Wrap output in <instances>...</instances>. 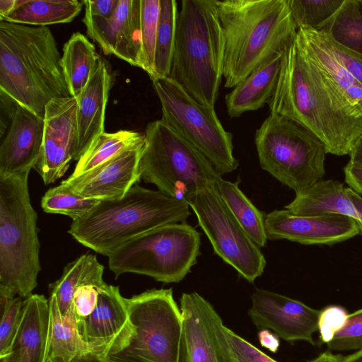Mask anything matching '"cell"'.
<instances>
[{"label": "cell", "mask_w": 362, "mask_h": 362, "mask_svg": "<svg viewBox=\"0 0 362 362\" xmlns=\"http://www.w3.org/2000/svg\"><path fill=\"white\" fill-rule=\"evenodd\" d=\"M223 40L210 0H182L169 78L214 107L223 78Z\"/></svg>", "instance_id": "obj_5"}, {"label": "cell", "mask_w": 362, "mask_h": 362, "mask_svg": "<svg viewBox=\"0 0 362 362\" xmlns=\"http://www.w3.org/2000/svg\"><path fill=\"white\" fill-rule=\"evenodd\" d=\"M83 22L105 54L141 68V0H119L110 18L85 13Z\"/></svg>", "instance_id": "obj_16"}, {"label": "cell", "mask_w": 362, "mask_h": 362, "mask_svg": "<svg viewBox=\"0 0 362 362\" xmlns=\"http://www.w3.org/2000/svg\"><path fill=\"white\" fill-rule=\"evenodd\" d=\"M255 143L261 168L295 192L325 174L324 144L285 117L270 112L256 130Z\"/></svg>", "instance_id": "obj_9"}, {"label": "cell", "mask_w": 362, "mask_h": 362, "mask_svg": "<svg viewBox=\"0 0 362 362\" xmlns=\"http://www.w3.org/2000/svg\"><path fill=\"white\" fill-rule=\"evenodd\" d=\"M153 81L160 100L162 118L203 154L221 175L235 170L233 135L223 127L214 107L199 104L169 77Z\"/></svg>", "instance_id": "obj_11"}, {"label": "cell", "mask_w": 362, "mask_h": 362, "mask_svg": "<svg viewBox=\"0 0 362 362\" xmlns=\"http://www.w3.org/2000/svg\"><path fill=\"white\" fill-rule=\"evenodd\" d=\"M283 52L260 65L226 95V110L230 117L257 110L269 103L278 82Z\"/></svg>", "instance_id": "obj_24"}, {"label": "cell", "mask_w": 362, "mask_h": 362, "mask_svg": "<svg viewBox=\"0 0 362 362\" xmlns=\"http://www.w3.org/2000/svg\"><path fill=\"white\" fill-rule=\"evenodd\" d=\"M160 11V0H141V69L152 81Z\"/></svg>", "instance_id": "obj_37"}, {"label": "cell", "mask_w": 362, "mask_h": 362, "mask_svg": "<svg viewBox=\"0 0 362 362\" xmlns=\"http://www.w3.org/2000/svg\"><path fill=\"white\" fill-rule=\"evenodd\" d=\"M260 344L272 353H276L280 346L279 337L268 329H262L258 332Z\"/></svg>", "instance_id": "obj_45"}, {"label": "cell", "mask_w": 362, "mask_h": 362, "mask_svg": "<svg viewBox=\"0 0 362 362\" xmlns=\"http://www.w3.org/2000/svg\"><path fill=\"white\" fill-rule=\"evenodd\" d=\"M49 328L47 362L58 358L69 361L75 357L93 353L104 356L102 351L84 341L78 329L74 305L65 315L58 308L54 296L49 295Z\"/></svg>", "instance_id": "obj_26"}, {"label": "cell", "mask_w": 362, "mask_h": 362, "mask_svg": "<svg viewBox=\"0 0 362 362\" xmlns=\"http://www.w3.org/2000/svg\"><path fill=\"white\" fill-rule=\"evenodd\" d=\"M104 267L92 254H84L67 264L61 277L49 285V295L55 296L59 311L65 315L73 305L76 289L84 284H101Z\"/></svg>", "instance_id": "obj_28"}, {"label": "cell", "mask_w": 362, "mask_h": 362, "mask_svg": "<svg viewBox=\"0 0 362 362\" xmlns=\"http://www.w3.org/2000/svg\"><path fill=\"white\" fill-rule=\"evenodd\" d=\"M344 362H362V349L357 350L353 354L345 356Z\"/></svg>", "instance_id": "obj_50"}, {"label": "cell", "mask_w": 362, "mask_h": 362, "mask_svg": "<svg viewBox=\"0 0 362 362\" xmlns=\"http://www.w3.org/2000/svg\"><path fill=\"white\" fill-rule=\"evenodd\" d=\"M327 345L334 351L362 349V308L349 314L345 325Z\"/></svg>", "instance_id": "obj_39"}, {"label": "cell", "mask_w": 362, "mask_h": 362, "mask_svg": "<svg viewBox=\"0 0 362 362\" xmlns=\"http://www.w3.org/2000/svg\"><path fill=\"white\" fill-rule=\"evenodd\" d=\"M77 110L74 96L53 99L46 106L41 154L33 168L46 185L63 177L75 158Z\"/></svg>", "instance_id": "obj_13"}, {"label": "cell", "mask_w": 362, "mask_h": 362, "mask_svg": "<svg viewBox=\"0 0 362 362\" xmlns=\"http://www.w3.org/2000/svg\"><path fill=\"white\" fill-rule=\"evenodd\" d=\"M101 284H84L74 293L73 305L76 321L88 317L95 308L99 296V286Z\"/></svg>", "instance_id": "obj_41"}, {"label": "cell", "mask_w": 362, "mask_h": 362, "mask_svg": "<svg viewBox=\"0 0 362 362\" xmlns=\"http://www.w3.org/2000/svg\"><path fill=\"white\" fill-rule=\"evenodd\" d=\"M29 173L0 176V297L8 299L30 296L41 269Z\"/></svg>", "instance_id": "obj_6"}, {"label": "cell", "mask_w": 362, "mask_h": 362, "mask_svg": "<svg viewBox=\"0 0 362 362\" xmlns=\"http://www.w3.org/2000/svg\"><path fill=\"white\" fill-rule=\"evenodd\" d=\"M112 83L107 64L100 59L78 103V144L74 160H78L90 144L104 133L105 109Z\"/></svg>", "instance_id": "obj_23"}, {"label": "cell", "mask_w": 362, "mask_h": 362, "mask_svg": "<svg viewBox=\"0 0 362 362\" xmlns=\"http://www.w3.org/2000/svg\"><path fill=\"white\" fill-rule=\"evenodd\" d=\"M49 362H115L106 357L90 353L86 355L75 357L69 361H64L60 358H55L51 359Z\"/></svg>", "instance_id": "obj_46"}, {"label": "cell", "mask_w": 362, "mask_h": 362, "mask_svg": "<svg viewBox=\"0 0 362 362\" xmlns=\"http://www.w3.org/2000/svg\"><path fill=\"white\" fill-rule=\"evenodd\" d=\"M239 182L223 180L221 176L216 186L224 203L253 242L259 248L264 247L268 240L265 215L240 190Z\"/></svg>", "instance_id": "obj_30"}, {"label": "cell", "mask_w": 362, "mask_h": 362, "mask_svg": "<svg viewBox=\"0 0 362 362\" xmlns=\"http://www.w3.org/2000/svg\"><path fill=\"white\" fill-rule=\"evenodd\" d=\"M348 315L346 310L340 305H328L320 310L318 320L320 340L326 344L331 341L345 325Z\"/></svg>", "instance_id": "obj_40"}, {"label": "cell", "mask_w": 362, "mask_h": 362, "mask_svg": "<svg viewBox=\"0 0 362 362\" xmlns=\"http://www.w3.org/2000/svg\"><path fill=\"white\" fill-rule=\"evenodd\" d=\"M344 358L341 355L326 351L308 362H344Z\"/></svg>", "instance_id": "obj_49"}, {"label": "cell", "mask_w": 362, "mask_h": 362, "mask_svg": "<svg viewBox=\"0 0 362 362\" xmlns=\"http://www.w3.org/2000/svg\"><path fill=\"white\" fill-rule=\"evenodd\" d=\"M269 110L315 134L327 153L349 155L362 135V117H356L327 85L296 35L285 47Z\"/></svg>", "instance_id": "obj_1"}, {"label": "cell", "mask_w": 362, "mask_h": 362, "mask_svg": "<svg viewBox=\"0 0 362 362\" xmlns=\"http://www.w3.org/2000/svg\"><path fill=\"white\" fill-rule=\"evenodd\" d=\"M344 0H288L297 28L320 30L332 18Z\"/></svg>", "instance_id": "obj_36"}, {"label": "cell", "mask_w": 362, "mask_h": 362, "mask_svg": "<svg viewBox=\"0 0 362 362\" xmlns=\"http://www.w3.org/2000/svg\"><path fill=\"white\" fill-rule=\"evenodd\" d=\"M199 233L186 223L167 224L123 244L108 257L117 277L135 273L165 284L177 283L190 272L200 255Z\"/></svg>", "instance_id": "obj_8"}, {"label": "cell", "mask_w": 362, "mask_h": 362, "mask_svg": "<svg viewBox=\"0 0 362 362\" xmlns=\"http://www.w3.org/2000/svg\"><path fill=\"white\" fill-rule=\"evenodd\" d=\"M25 2V0H0V21Z\"/></svg>", "instance_id": "obj_48"}, {"label": "cell", "mask_w": 362, "mask_h": 362, "mask_svg": "<svg viewBox=\"0 0 362 362\" xmlns=\"http://www.w3.org/2000/svg\"><path fill=\"white\" fill-rule=\"evenodd\" d=\"M145 141L118 153L94 169L60 185L86 198L98 200L123 197L141 180L140 159Z\"/></svg>", "instance_id": "obj_18"}, {"label": "cell", "mask_w": 362, "mask_h": 362, "mask_svg": "<svg viewBox=\"0 0 362 362\" xmlns=\"http://www.w3.org/2000/svg\"><path fill=\"white\" fill-rule=\"evenodd\" d=\"M182 362H222L216 332L219 315L197 292L182 293Z\"/></svg>", "instance_id": "obj_20"}, {"label": "cell", "mask_w": 362, "mask_h": 362, "mask_svg": "<svg viewBox=\"0 0 362 362\" xmlns=\"http://www.w3.org/2000/svg\"><path fill=\"white\" fill-rule=\"evenodd\" d=\"M248 314L258 329H268L282 339L305 341L315 345L320 310L270 291L257 289Z\"/></svg>", "instance_id": "obj_14"}, {"label": "cell", "mask_w": 362, "mask_h": 362, "mask_svg": "<svg viewBox=\"0 0 362 362\" xmlns=\"http://www.w3.org/2000/svg\"><path fill=\"white\" fill-rule=\"evenodd\" d=\"M349 155L348 164L362 168V135L356 141Z\"/></svg>", "instance_id": "obj_47"}, {"label": "cell", "mask_w": 362, "mask_h": 362, "mask_svg": "<svg viewBox=\"0 0 362 362\" xmlns=\"http://www.w3.org/2000/svg\"><path fill=\"white\" fill-rule=\"evenodd\" d=\"M216 332L222 362H278L226 327L220 316Z\"/></svg>", "instance_id": "obj_35"}, {"label": "cell", "mask_w": 362, "mask_h": 362, "mask_svg": "<svg viewBox=\"0 0 362 362\" xmlns=\"http://www.w3.org/2000/svg\"><path fill=\"white\" fill-rule=\"evenodd\" d=\"M189 215L187 202L135 185L120 199L101 200L73 221L68 233L83 246L108 257L134 238L159 226L185 223Z\"/></svg>", "instance_id": "obj_4"}, {"label": "cell", "mask_w": 362, "mask_h": 362, "mask_svg": "<svg viewBox=\"0 0 362 362\" xmlns=\"http://www.w3.org/2000/svg\"><path fill=\"white\" fill-rule=\"evenodd\" d=\"M24 298L0 297V357L6 355L18 332L23 312Z\"/></svg>", "instance_id": "obj_38"}, {"label": "cell", "mask_w": 362, "mask_h": 362, "mask_svg": "<svg viewBox=\"0 0 362 362\" xmlns=\"http://www.w3.org/2000/svg\"><path fill=\"white\" fill-rule=\"evenodd\" d=\"M44 117L18 104L7 128L0 134V176L30 172L42 151Z\"/></svg>", "instance_id": "obj_19"}, {"label": "cell", "mask_w": 362, "mask_h": 362, "mask_svg": "<svg viewBox=\"0 0 362 362\" xmlns=\"http://www.w3.org/2000/svg\"><path fill=\"white\" fill-rule=\"evenodd\" d=\"M144 134L141 179L185 202L216 185L221 175L212 164L161 119L149 122Z\"/></svg>", "instance_id": "obj_7"}, {"label": "cell", "mask_w": 362, "mask_h": 362, "mask_svg": "<svg viewBox=\"0 0 362 362\" xmlns=\"http://www.w3.org/2000/svg\"><path fill=\"white\" fill-rule=\"evenodd\" d=\"M82 339L98 347L106 356L126 346L134 333L126 298L118 286H99L98 304L86 318L77 321Z\"/></svg>", "instance_id": "obj_17"}, {"label": "cell", "mask_w": 362, "mask_h": 362, "mask_svg": "<svg viewBox=\"0 0 362 362\" xmlns=\"http://www.w3.org/2000/svg\"><path fill=\"white\" fill-rule=\"evenodd\" d=\"M61 58L47 26L0 21V90L42 117L52 100L71 96Z\"/></svg>", "instance_id": "obj_3"}, {"label": "cell", "mask_w": 362, "mask_h": 362, "mask_svg": "<svg viewBox=\"0 0 362 362\" xmlns=\"http://www.w3.org/2000/svg\"><path fill=\"white\" fill-rule=\"evenodd\" d=\"M178 13L175 0H160L154 59L155 79L170 76Z\"/></svg>", "instance_id": "obj_33"}, {"label": "cell", "mask_w": 362, "mask_h": 362, "mask_svg": "<svg viewBox=\"0 0 362 362\" xmlns=\"http://www.w3.org/2000/svg\"><path fill=\"white\" fill-rule=\"evenodd\" d=\"M345 181L354 192L362 194V168L346 164L344 168Z\"/></svg>", "instance_id": "obj_44"}, {"label": "cell", "mask_w": 362, "mask_h": 362, "mask_svg": "<svg viewBox=\"0 0 362 362\" xmlns=\"http://www.w3.org/2000/svg\"><path fill=\"white\" fill-rule=\"evenodd\" d=\"M264 222L268 240L285 239L303 245H332L359 234L356 220L339 214L305 216L276 209L265 215Z\"/></svg>", "instance_id": "obj_15"}, {"label": "cell", "mask_w": 362, "mask_h": 362, "mask_svg": "<svg viewBox=\"0 0 362 362\" xmlns=\"http://www.w3.org/2000/svg\"><path fill=\"white\" fill-rule=\"evenodd\" d=\"M223 40V77L234 88L296 35L288 0H210Z\"/></svg>", "instance_id": "obj_2"}, {"label": "cell", "mask_w": 362, "mask_h": 362, "mask_svg": "<svg viewBox=\"0 0 362 362\" xmlns=\"http://www.w3.org/2000/svg\"><path fill=\"white\" fill-rule=\"evenodd\" d=\"M318 31L362 54V0H344L337 12Z\"/></svg>", "instance_id": "obj_32"}, {"label": "cell", "mask_w": 362, "mask_h": 362, "mask_svg": "<svg viewBox=\"0 0 362 362\" xmlns=\"http://www.w3.org/2000/svg\"><path fill=\"white\" fill-rule=\"evenodd\" d=\"M49 328V300L31 294L24 299L18 332L0 362H47Z\"/></svg>", "instance_id": "obj_22"}, {"label": "cell", "mask_w": 362, "mask_h": 362, "mask_svg": "<svg viewBox=\"0 0 362 362\" xmlns=\"http://www.w3.org/2000/svg\"><path fill=\"white\" fill-rule=\"evenodd\" d=\"M144 141L145 134L139 132L120 130L114 133L104 132L98 136L81 156L69 177H78L122 151Z\"/></svg>", "instance_id": "obj_31"}, {"label": "cell", "mask_w": 362, "mask_h": 362, "mask_svg": "<svg viewBox=\"0 0 362 362\" xmlns=\"http://www.w3.org/2000/svg\"><path fill=\"white\" fill-rule=\"evenodd\" d=\"M100 201L83 197L59 185L45 193L41 206L46 213L66 215L75 221L89 213Z\"/></svg>", "instance_id": "obj_34"}, {"label": "cell", "mask_w": 362, "mask_h": 362, "mask_svg": "<svg viewBox=\"0 0 362 362\" xmlns=\"http://www.w3.org/2000/svg\"><path fill=\"white\" fill-rule=\"evenodd\" d=\"M187 202L217 255L250 283L263 274L264 255L224 203L216 185L196 193Z\"/></svg>", "instance_id": "obj_12"}, {"label": "cell", "mask_w": 362, "mask_h": 362, "mask_svg": "<svg viewBox=\"0 0 362 362\" xmlns=\"http://www.w3.org/2000/svg\"><path fill=\"white\" fill-rule=\"evenodd\" d=\"M134 333L106 356L115 362H182V315L173 289H151L126 298Z\"/></svg>", "instance_id": "obj_10"}, {"label": "cell", "mask_w": 362, "mask_h": 362, "mask_svg": "<svg viewBox=\"0 0 362 362\" xmlns=\"http://www.w3.org/2000/svg\"><path fill=\"white\" fill-rule=\"evenodd\" d=\"M83 3L86 6L85 13L110 18L115 12L119 0H86Z\"/></svg>", "instance_id": "obj_43"}, {"label": "cell", "mask_w": 362, "mask_h": 362, "mask_svg": "<svg viewBox=\"0 0 362 362\" xmlns=\"http://www.w3.org/2000/svg\"><path fill=\"white\" fill-rule=\"evenodd\" d=\"M100 59L93 44L81 33H73L64 44L61 64L71 96L81 95Z\"/></svg>", "instance_id": "obj_27"}, {"label": "cell", "mask_w": 362, "mask_h": 362, "mask_svg": "<svg viewBox=\"0 0 362 362\" xmlns=\"http://www.w3.org/2000/svg\"><path fill=\"white\" fill-rule=\"evenodd\" d=\"M356 222H357V224H358V226L359 228V233H361L362 235V221L356 220Z\"/></svg>", "instance_id": "obj_51"}, {"label": "cell", "mask_w": 362, "mask_h": 362, "mask_svg": "<svg viewBox=\"0 0 362 362\" xmlns=\"http://www.w3.org/2000/svg\"><path fill=\"white\" fill-rule=\"evenodd\" d=\"M83 4L76 0H25L3 21L32 26L69 23L80 13Z\"/></svg>", "instance_id": "obj_29"}, {"label": "cell", "mask_w": 362, "mask_h": 362, "mask_svg": "<svg viewBox=\"0 0 362 362\" xmlns=\"http://www.w3.org/2000/svg\"><path fill=\"white\" fill-rule=\"evenodd\" d=\"M285 209L297 216H315L339 214L360 221V216L344 185L332 179L320 180L296 192Z\"/></svg>", "instance_id": "obj_25"}, {"label": "cell", "mask_w": 362, "mask_h": 362, "mask_svg": "<svg viewBox=\"0 0 362 362\" xmlns=\"http://www.w3.org/2000/svg\"><path fill=\"white\" fill-rule=\"evenodd\" d=\"M307 56L339 99L358 117H362V85L343 66L327 44L323 33L297 30Z\"/></svg>", "instance_id": "obj_21"}, {"label": "cell", "mask_w": 362, "mask_h": 362, "mask_svg": "<svg viewBox=\"0 0 362 362\" xmlns=\"http://www.w3.org/2000/svg\"><path fill=\"white\" fill-rule=\"evenodd\" d=\"M322 33L327 44L339 62L362 85V54L343 47Z\"/></svg>", "instance_id": "obj_42"}]
</instances>
